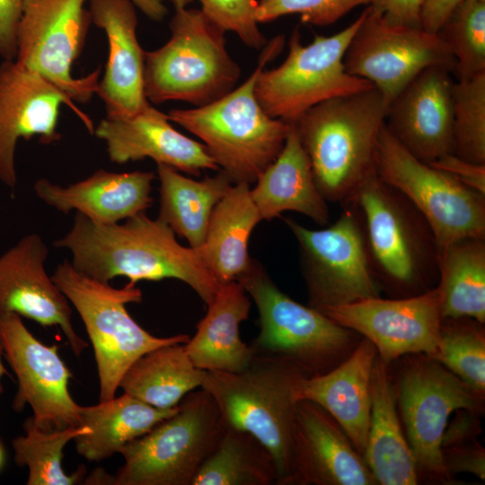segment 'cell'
<instances>
[{
	"mask_svg": "<svg viewBox=\"0 0 485 485\" xmlns=\"http://www.w3.org/2000/svg\"><path fill=\"white\" fill-rule=\"evenodd\" d=\"M375 172L421 214L439 251L461 238H485V195L416 158L385 124L378 138Z\"/></svg>",
	"mask_w": 485,
	"mask_h": 485,
	"instance_id": "7c38bea8",
	"label": "cell"
},
{
	"mask_svg": "<svg viewBox=\"0 0 485 485\" xmlns=\"http://www.w3.org/2000/svg\"><path fill=\"white\" fill-rule=\"evenodd\" d=\"M285 145L251 189L261 220L270 221L285 211L306 216L319 225L329 222L327 201L320 193L308 157L292 123Z\"/></svg>",
	"mask_w": 485,
	"mask_h": 485,
	"instance_id": "83f0119b",
	"label": "cell"
},
{
	"mask_svg": "<svg viewBox=\"0 0 485 485\" xmlns=\"http://www.w3.org/2000/svg\"><path fill=\"white\" fill-rule=\"evenodd\" d=\"M443 319L485 323V238L465 237L439 251L438 281Z\"/></svg>",
	"mask_w": 485,
	"mask_h": 485,
	"instance_id": "d6a6232c",
	"label": "cell"
},
{
	"mask_svg": "<svg viewBox=\"0 0 485 485\" xmlns=\"http://www.w3.org/2000/svg\"><path fill=\"white\" fill-rule=\"evenodd\" d=\"M394 362L396 372L391 375L396 406L419 475L454 484L443 463V434L457 410L482 415L485 396L426 354L406 355Z\"/></svg>",
	"mask_w": 485,
	"mask_h": 485,
	"instance_id": "30bf717a",
	"label": "cell"
},
{
	"mask_svg": "<svg viewBox=\"0 0 485 485\" xmlns=\"http://www.w3.org/2000/svg\"><path fill=\"white\" fill-rule=\"evenodd\" d=\"M0 340L18 381L13 409L22 411L29 405L33 423L44 431L81 427V406L68 390L72 373L59 357L58 347L40 342L16 313L0 314Z\"/></svg>",
	"mask_w": 485,
	"mask_h": 485,
	"instance_id": "2e32d148",
	"label": "cell"
},
{
	"mask_svg": "<svg viewBox=\"0 0 485 485\" xmlns=\"http://www.w3.org/2000/svg\"><path fill=\"white\" fill-rule=\"evenodd\" d=\"M278 485L274 459L251 434L226 425L191 485Z\"/></svg>",
	"mask_w": 485,
	"mask_h": 485,
	"instance_id": "836d02e7",
	"label": "cell"
},
{
	"mask_svg": "<svg viewBox=\"0 0 485 485\" xmlns=\"http://www.w3.org/2000/svg\"><path fill=\"white\" fill-rule=\"evenodd\" d=\"M62 104L94 133L91 119L51 82L15 60L0 63V182L11 190L17 185L18 141L36 137L46 145L58 141L57 128Z\"/></svg>",
	"mask_w": 485,
	"mask_h": 485,
	"instance_id": "ac0fdd59",
	"label": "cell"
},
{
	"mask_svg": "<svg viewBox=\"0 0 485 485\" xmlns=\"http://www.w3.org/2000/svg\"><path fill=\"white\" fill-rule=\"evenodd\" d=\"M225 427L213 397L202 388L191 391L175 414L120 450L124 464L110 484L191 485Z\"/></svg>",
	"mask_w": 485,
	"mask_h": 485,
	"instance_id": "9c48e42d",
	"label": "cell"
},
{
	"mask_svg": "<svg viewBox=\"0 0 485 485\" xmlns=\"http://www.w3.org/2000/svg\"><path fill=\"white\" fill-rule=\"evenodd\" d=\"M202 371L192 363L184 344L165 345L137 358L119 387L151 406L170 409L200 387Z\"/></svg>",
	"mask_w": 485,
	"mask_h": 485,
	"instance_id": "1f68e13d",
	"label": "cell"
},
{
	"mask_svg": "<svg viewBox=\"0 0 485 485\" xmlns=\"http://www.w3.org/2000/svg\"><path fill=\"white\" fill-rule=\"evenodd\" d=\"M23 428L25 435L15 437L12 444L15 463L29 470L28 485H73L84 481L86 474L84 466L71 474L64 472L63 450L69 441L90 433L89 427L44 431L29 418Z\"/></svg>",
	"mask_w": 485,
	"mask_h": 485,
	"instance_id": "e575fe53",
	"label": "cell"
},
{
	"mask_svg": "<svg viewBox=\"0 0 485 485\" xmlns=\"http://www.w3.org/2000/svg\"><path fill=\"white\" fill-rule=\"evenodd\" d=\"M347 203L354 205L361 216L371 265L381 289L394 297H406L436 287L439 251L435 236L421 214L401 192L375 172Z\"/></svg>",
	"mask_w": 485,
	"mask_h": 485,
	"instance_id": "277c9868",
	"label": "cell"
},
{
	"mask_svg": "<svg viewBox=\"0 0 485 485\" xmlns=\"http://www.w3.org/2000/svg\"><path fill=\"white\" fill-rule=\"evenodd\" d=\"M427 0H371L368 4L392 24L421 27L420 16Z\"/></svg>",
	"mask_w": 485,
	"mask_h": 485,
	"instance_id": "7bdbcfd3",
	"label": "cell"
},
{
	"mask_svg": "<svg viewBox=\"0 0 485 485\" xmlns=\"http://www.w3.org/2000/svg\"><path fill=\"white\" fill-rule=\"evenodd\" d=\"M285 45L277 35L261 48L258 64L248 78L220 99L190 109H172L171 122L198 137L218 170L233 183H254L281 152L291 124L269 116L255 94L260 72Z\"/></svg>",
	"mask_w": 485,
	"mask_h": 485,
	"instance_id": "7a4b0ae2",
	"label": "cell"
},
{
	"mask_svg": "<svg viewBox=\"0 0 485 485\" xmlns=\"http://www.w3.org/2000/svg\"><path fill=\"white\" fill-rule=\"evenodd\" d=\"M93 22L108 40V59L96 93L106 117L136 114L151 103L144 90L145 52L137 36V16L131 0H89Z\"/></svg>",
	"mask_w": 485,
	"mask_h": 485,
	"instance_id": "603a6c76",
	"label": "cell"
},
{
	"mask_svg": "<svg viewBox=\"0 0 485 485\" xmlns=\"http://www.w3.org/2000/svg\"><path fill=\"white\" fill-rule=\"evenodd\" d=\"M455 412L454 419L445 429L441 448L475 439L481 433V414L466 409Z\"/></svg>",
	"mask_w": 485,
	"mask_h": 485,
	"instance_id": "f6af8a7d",
	"label": "cell"
},
{
	"mask_svg": "<svg viewBox=\"0 0 485 485\" xmlns=\"http://www.w3.org/2000/svg\"><path fill=\"white\" fill-rule=\"evenodd\" d=\"M3 356H4V348H3V345L0 340V394L4 392L3 386L1 384V378L4 375H8V372L3 364V360H2Z\"/></svg>",
	"mask_w": 485,
	"mask_h": 485,
	"instance_id": "c3c4849f",
	"label": "cell"
},
{
	"mask_svg": "<svg viewBox=\"0 0 485 485\" xmlns=\"http://www.w3.org/2000/svg\"><path fill=\"white\" fill-rule=\"evenodd\" d=\"M345 207L332 225L319 230L284 218L300 247L309 306L321 313L379 297L382 290L371 265L359 212L350 203Z\"/></svg>",
	"mask_w": 485,
	"mask_h": 485,
	"instance_id": "4fadbf2b",
	"label": "cell"
},
{
	"mask_svg": "<svg viewBox=\"0 0 485 485\" xmlns=\"http://www.w3.org/2000/svg\"><path fill=\"white\" fill-rule=\"evenodd\" d=\"M466 187L485 195V164L474 163L449 153L428 163Z\"/></svg>",
	"mask_w": 485,
	"mask_h": 485,
	"instance_id": "b9f144b4",
	"label": "cell"
},
{
	"mask_svg": "<svg viewBox=\"0 0 485 485\" xmlns=\"http://www.w3.org/2000/svg\"><path fill=\"white\" fill-rule=\"evenodd\" d=\"M451 71H421L390 102L385 125L416 158L431 163L451 153L453 103Z\"/></svg>",
	"mask_w": 485,
	"mask_h": 485,
	"instance_id": "44dd1931",
	"label": "cell"
},
{
	"mask_svg": "<svg viewBox=\"0 0 485 485\" xmlns=\"http://www.w3.org/2000/svg\"><path fill=\"white\" fill-rule=\"evenodd\" d=\"M346 71L371 83L390 102L430 66L454 72V58L438 33L392 24L369 5L346 49Z\"/></svg>",
	"mask_w": 485,
	"mask_h": 485,
	"instance_id": "9a60e30c",
	"label": "cell"
},
{
	"mask_svg": "<svg viewBox=\"0 0 485 485\" xmlns=\"http://www.w3.org/2000/svg\"><path fill=\"white\" fill-rule=\"evenodd\" d=\"M175 9L185 8L194 0H168Z\"/></svg>",
	"mask_w": 485,
	"mask_h": 485,
	"instance_id": "681fc988",
	"label": "cell"
},
{
	"mask_svg": "<svg viewBox=\"0 0 485 485\" xmlns=\"http://www.w3.org/2000/svg\"><path fill=\"white\" fill-rule=\"evenodd\" d=\"M464 0H427L420 16L423 30L437 33L452 12Z\"/></svg>",
	"mask_w": 485,
	"mask_h": 485,
	"instance_id": "bcb514c9",
	"label": "cell"
},
{
	"mask_svg": "<svg viewBox=\"0 0 485 485\" xmlns=\"http://www.w3.org/2000/svg\"><path fill=\"white\" fill-rule=\"evenodd\" d=\"M255 303L260 331L254 356L289 362L309 376L328 373L347 359L362 336L282 292L255 260L237 280Z\"/></svg>",
	"mask_w": 485,
	"mask_h": 485,
	"instance_id": "52a82bcc",
	"label": "cell"
},
{
	"mask_svg": "<svg viewBox=\"0 0 485 485\" xmlns=\"http://www.w3.org/2000/svg\"><path fill=\"white\" fill-rule=\"evenodd\" d=\"M51 278L76 309L93 344L100 401L115 397L122 376L141 356L190 340L187 334L155 337L143 329L126 308L127 304L142 301V291L136 286L113 287L79 273L67 260L57 266Z\"/></svg>",
	"mask_w": 485,
	"mask_h": 485,
	"instance_id": "ba28073f",
	"label": "cell"
},
{
	"mask_svg": "<svg viewBox=\"0 0 485 485\" xmlns=\"http://www.w3.org/2000/svg\"><path fill=\"white\" fill-rule=\"evenodd\" d=\"M169 27V40L145 52L144 90L150 103L180 101L201 107L236 87L241 68L226 48V31L200 9L187 7L175 9Z\"/></svg>",
	"mask_w": 485,
	"mask_h": 485,
	"instance_id": "8992f818",
	"label": "cell"
},
{
	"mask_svg": "<svg viewBox=\"0 0 485 485\" xmlns=\"http://www.w3.org/2000/svg\"><path fill=\"white\" fill-rule=\"evenodd\" d=\"M322 313L369 340L388 365L406 355L432 357L438 348L443 318L436 286L416 295L372 297Z\"/></svg>",
	"mask_w": 485,
	"mask_h": 485,
	"instance_id": "e0dca14e",
	"label": "cell"
},
{
	"mask_svg": "<svg viewBox=\"0 0 485 485\" xmlns=\"http://www.w3.org/2000/svg\"><path fill=\"white\" fill-rule=\"evenodd\" d=\"M389 103L375 88L322 101L293 126L326 201L346 204L375 173Z\"/></svg>",
	"mask_w": 485,
	"mask_h": 485,
	"instance_id": "3957f363",
	"label": "cell"
},
{
	"mask_svg": "<svg viewBox=\"0 0 485 485\" xmlns=\"http://www.w3.org/2000/svg\"><path fill=\"white\" fill-rule=\"evenodd\" d=\"M437 33L454 58L458 80L485 72V0L462 2Z\"/></svg>",
	"mask_w": 485,
	"mask_h": 485,
	"instance_id": "74e56055",
	"label": "cell"
},
{
	"mask_svg": "<svg viewBox=\"0 0 485 485\" xmlns=\"http://www.w3.org/2000/svg\"><path fill=\"white\" fill-rule=\"evenodd\" d=\"M156 173L160 181L158 218L186 239L190 247L198 249L204 242L214 208L233 181L219 170L201 181L164 164H157Z\"/></svg>",
	"mask_w": 485,
	"mask_h": 485,
	"instance_id": "4dcf8cb0",
	"label": "cell"
},
{
	"mask_svg": "<svg viewBox=\"0 0 485 485\" xmlns=\"http://www.w3.org/2000/svg\"><path fill=\"white\" fill-rule=\"evenodd\" d=\"M94 133L105 142L110 162L118 164L151 158L194 176L218 170L202 143L176 130L167 113L151 104L130 116L105 117Z\"/></svg>",
	"mask_w": 485,
	"mask_h": 485,
	"instance_id": "7402d4cb",
	"label": "cell"
},
{
	"mask_svg": "<svg viewBox=\"0 0 485 485\" xmlns=\"http://www.w3.org/2000/svg\"><path fill=\"white\" fill-rule=\"evenodd\" d=\"M178 410L179 404L159 409L125 392L96 405L81 406V426L91 431L74 439L76 452L89 462L105 460Z\"/></svg>",
	"mask_w": 485,
	"mask_h": 485,
	"instance_id": "f546056e",
	"label": "cell"
},
{
	"mask_svg": "<svg viewBox=\"0 0 485 485\" xmlns=\"http://www.w3.org/2000/svg\"><path fill=\"white\" fill-rule=\"evenodd\" d=\"M48 249L38 234L22 237L0 255V314L16 313L57 326L80 356L88 344L75 331L69 301L45 269Z\"/></svg>",
	"mask_w": 485,
	"mask_h": 485,
	"instance_id": "d6986e66",
	"label": "cell"
},
{
	"mask_svg": "<svg viewBox=\"0 0 485 485\" xmlns=\"http://www.w3.org/2000/svg\"><path fill=\"white\" fill-rule=\"evenodd\" d=\"M304 377L310 376L289 362L254 355L240 372L202 371L200 388L225 424L254 436L272 455L278 485H291L296 390Z\"/></svg>",
	"mask_w": 485,
	"mask_h": 485,
	"instance_id": "5b68a950",
	"label": "cell"
},
{
	"mask_svg": "<svg viewBox=\"0 0 485 485\" xmlns=\"http://www.w3.org/2000/svg\"><path fill=\"white\" fill-rule=\"evenodd\" d=\"M248 183H234L213 210L204 242L194 249L220 284L237 281L251 258L248 243L261 221Z\"/></svg>",
	"mask_w": 485,
	"mask_h": 485,
	"instance_id": "f1b7e54d",
	"label": "cell"
},
{
	"mask_svg": "<svg viewBox=\"0 0 485 485\" xmlns=\"http://www.w3.org/2000/svg\"><path fill=\"white\" fill-rule=\"evenodd\" d=\"M153 172H112L98 170L66 187L41 178L35 181L37 197L64 214L75 210L92 221L110 225L141 213L152 205Z\"/></svg>",
	"mask_w": 485,
	"mask_h": 485,
	"instance_id": "cb8c5ba5",
	"label": "cell"
},
{
	"mask_svg": "<svg viewBox=\"0 0 485 485\" xmlns=\"http://www.w3.org/2000/svg\"><path fill=\"white\" fill-rule=\"evenodd\" d=\"M430 357L485 396L483 323L471 318L443 319L438 348Z\"/></svg>",
	"mask_w": 485,
	"mask_h": 485,
	"instance_id": "d590c367",
	"label": "cell"
},
{
	"mask_svg": "<svg viewBox=\"0 0 485 485\" xmlns=\"http://www.w3.org/2000/svg\"><path fill=\"white\" fill-rule=\"evenodd\" d=\"M53 245L71 252L70 262L79 273L101 282L124 276L134 287L142 280L174 278L206 304L220 286L193 248L180 244L167 224L146 213L110 225L75 213L70 230Z\"/></svg>",
	"mask_w": 485,
	"mask_h": 485,
	"instance_id": "6da1fadb",
	"label": "cell"
},
{
	"mask_svg": "<svg viewBox=\"0 0 485 485\" xmlns=\"http://www.w3.org/2000/svg\"><path fill=\"white\" fill-rule=\"evenodd\" d=\"M27 0H0V56L4 60L16 57V32Z\"/></svg>",
	"mask_w": 485,
	"mask_h": 485,
	"instance_id": "ee69618b",
	"label": "cell"
},
{
	"mask_svg": "<svg viewBox=\"0 0 485 485\" xmlns=\"http://www.w3.org/2000/svg\"><path fill=\"white\" fill-rule=\"evenodd\" d=\"M3 463H4V449H3L2 444L0 442V469L3 466Z\"/></svg>",
	"mask_w": 485,
	"mask_h": 485,
	"instance_id": "f907efd6",
	"label": "cell"
},
{
	"mask_svg": "<svg viewBox=\"0 0 485 485\" xmlns=\"http://www.w3.org/2000/svg\"><path fill=\"white\" fill-rule=\"evenodd\" d=\"M201 11L225 31L235 33L248 48L261 49L267 42L255 18V0H198Z\"/></svg>",
	"mask_w": 485,
	"mask_h": 485,
	"instance_id": "ab89813d",
	"label": "cell"
},
{
	"mask_svg": "<svg viewBox=\"0 0 485 485\" xmlns=\"http://www.w3.org/2000/svg\"><path fill=\"white\" fill-rule=\"evenodd\" d=\"M444 465L454 477L459 472H468L485 480V451L478 439L441 448Z\"/></svg>",
	"mask_w": 485,
	"mask_h": 485,
	"instance_id": "60d3db41",
	"label": "cell"
},
{
	"mask_svg": "<svg viewBox=\"0 0 485 485\" xmlns=\"http://www.w3.org/2000/svg\"><path fill=\"white\" fill-rule=\"evenodd\" d=\"M377 356L375 345L362 337L351 355L326 374L304 377L299 400L325 409L343 428L356 450L364 454L371 417V379Z\"/></svg>",
	"mask_w": 485,
	"mask_h": 485,
	"instance_id": "d4e9b609",
	"label": "cell"
},
{
	"mask_svg": "<svg viewBox=\"0 0 485 485\" xmlns=\"http://www.w3.org/2000/svg\"><path fill=\"white\" fill-rule=\"evenodd\" d=\"M85 0H27L16 32V57L22 66L51 82L74 102L96 93L101 68L74 77L92 22Z\"/></svg>",
	"mask_w": 485,
	"mask_h": 485,
	"instance_id": "5bb4252c",
	"label": "cell"
},
{
	"mask_svg": "<svg viewBox=\"0 0 485 485\" xmlns=\"http://www.w3.org/2000/svg\"><path fill=\"white\" fill-rule=\"evenodd\" d=\"M251 300L238 281L222 283L207 304L206 315L197 331L184 344L196 367L207 371L240 372L251 363L253 354L242 341L239 325L249 317Z\"/></svg>",
	"mask_w": 485,
	"mask_h": 485,
	"instance_id": "4316f807",
	"label": "cell"
},
{
	"mask_svg": "<svg viewBox=\"0 0 485 485\" xmlns=\"http://www.w3.org/2000/svg\"><path fill=\"white\" fill-rule=\"evenodd\" d=\"M291 471V485H377L340 425L309 400L296 405Z\"/></svg>",
	"mask_w": 485,
	"mask_h": 485,
	"instance_id": "ffe728a7",
	"label": "cell"
},
{
	"mask_svg": "<svg viewBox=\"0 0 485 485\" xmlns=\"http://www.w3.org/2000/svg\"><path fill=\"white\" fill-rule=\"evenodd\" d=\"M362 19L363 13L345 29L331 36L315 35L307 45L295 28L286 59L275 68L265 67L257 77L255 94L263 110L272 118L293 123L322 101L374 87L349 75L343 63Z\"/></svg>",
	"mask_w": 485,
	"mask_h": 485,
	"instance_id": "8fae6325",
	"label": "cell"
},
{
	"mask_svg": "<svg viewBox=\"0 0 485 485\" xmlns=\"http://www.w3.org/2000/svg\"><path fill=\"white\" fill-rule=\"evenodd\" d=\"M371 0H259L255 8L258 23L269 22L287 14H299L306 24L329 26L354 8Z\"/></svg>",
	"mask_w": 485,
	"mask_h": 485,
	"instance_id": "f35d334b",
	"label": "cell"
},
{
	"mask_svg": "<svg viewBox=\"0 0 485 485\" xmlns=\"http://www.w3.org/2000/svg\"><path fill=\"white\" fill-rule=\"evenodd\" d=\"M371 401L365 462L377 484H418L419 475L399 417L390 365L378 355L372 372Z\"/></svg>",
	"mask_w": 485,
	"mask_h": 485,
	"instance_id": "484cf974",
	"label": "cell"
},
{
	"mask_svg": "<svg viewBox=\"0 0 485 485\" xmlns=\"http://www.w3.org/2000/svg\"><path fill=\"white\" fill-rule=\"evenodd\" d=\"M135 6L144 13L149 19L156 22L162 21L166 13L167 7L164 0H131Z\"/></svg>",
	"mask_w": 485,
	"mask_h": 485,
	"instance_id": "7dc6e473",
	"label": "cell"
},
{
	"mask_svg": "<svg viewBox=\"0 0 485 485\" xmlns=\"http://www.w3.org/2000/svg\"><path fill=\"white\" fill-rule=\"evenodd\" d=\"M451 153L485 164V72L453 83Z\"/></svg>",
	"mask_w": 485,
	"mask_h": 485,
	"instance_id": "8d00e7d4",
	"label": "cell"
}]
</instances>
